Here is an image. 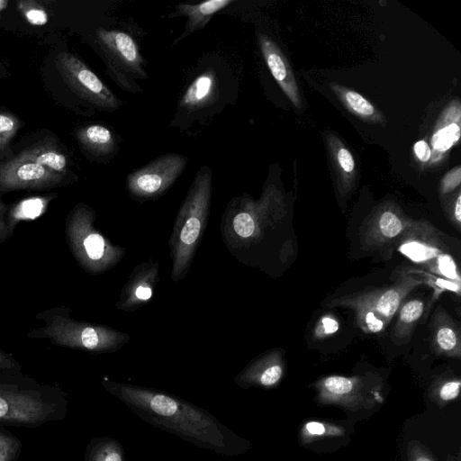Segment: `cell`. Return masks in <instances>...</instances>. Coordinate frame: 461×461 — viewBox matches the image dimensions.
Returning <instances> with one entry per match:
<instances>
[{"mask_svg": "<svg viewBox=\"0 0 461 461\" xmlns=\"http://www.w3.org/2000/svg\"><path fill=\"white\" fill-rule=\"evenodd\" d=\"M276 201L274 193L267 191L259 201L242 199L240 206L235 203L228 221L235 238L243 241L257 240L267 226L280 220L282 212Z\"/></svg>", "mask_w": 461, "mask_h": 461, "instance_id": "cell-10", "label": "cell"}, {"mask_svg": "<svg viewBox=\"0 0 461 461\" xmlns=\"http://www.w3.org/2000/svg\"><path fill=\"white\" fill-rule=\"evenodd\" d=\"M283 373L280 351L271 350L253 359L235 376L234 382L244 389L252 386L269 388L281 380Z\"/></svg>", "mask_w": 461, "mask_h": 461, "instance_id": "cell-15", "label": "cell"}, {"mask_svg": "<svg viewBox=\"0 0 461 461\" xmlns=\"http://www.w3.org/2000/svg\"><path fill=\"white\" fill-rule=\"evenodd\" d=\"M55 64L67 85L86 101L108 111H113L121 105L120 100L108 86L73 54L59 53Z\"/></svg>", "mask_w": 461, "mask_h": 461, "instance_id": "cell-8", "label": "cell"}, {"mask_svg": "<svg viewBox=\"0 0 461 461\" xmlns=\"http://www.w3.org/2000/svg\"><path fill=\"white\" fill-rule=\"evenodd\" d=\"M413 149L415 155L420 161L427 162L428 160H429L431 157V151L428 143L425 140L417 141L414 144Z\"/></svg>", "mask_w": 461, "mask_h": 461, "instance_id": "cell-38", "label": "cell"}, {"mask_svg": "<svg viewBox=\"0 0 461 461\" xmlns=\"http://www.w3.org/2000/svg\"><path fill=\"white\" fill-rule=\"evenodd\" d=\"M337 160L340 168L347 174H351L355 168V161L351 153L346 148H340L337 152Z\"/></svg>", "mask_w": 461, "mask_h": 461, "instance_id": "cell-36", "label": "cell"}, {"mask_svg": "<svg viewBox=\"0 0 461 461\" xmlns=\"http://www.w3.org/2000/svg\"><path fill=\"white\" fill-rule=\"evenodd\" d=\"M21 126L18 118L11 113H0V156Z\"/></svg>", "mask_w": 461, "mask_h": 461, "instance_id": "cell-30", "label": "cell"}, {"mask_svg": "<svg viewBox=\"0 0 461 461\" xmlns=\"http://www.w3.org/2000/svg\"><path fill=\"white\" fill-rule=\"evenodd\" d=\"M360 382L355 377L330 375L322 379L318 386L321 397L328 402H346L352 400Z\"/></svg>", "mask_w": 461, "mask_h": 461, "instance_id": "cell-23", "label": "cell"}, {"mask_svg": "<svg viewBox=\"0 0 461 461\" xmlns=\"http://www.w3.org/2000/svg\"><path fill=\"white\" fill-rule=\"evenodd\" d=\"M95 212L85 203L77 204L66 220V238L78 265L91 275L103 274L116 266L125 248L107 240L95 226Z\"/></svg>", "mask_w": 461, "mask_h": 461, "instance_id": "cell-4", "label": "cell"}, {"mask_svg": "<svg viewBox=\"0 0 461 461\" xmlns=\"http://www.w3.org/2000/svg\"><path fill=\"white\" fill-rule=\"evenodd\" d=\"M432 344L439 354L454 357L461 355L459 330L445 312H436Z\"/></svg>", "mask_w": 461, "mask_h": 461, "instance_id": "cell-18", "label": "cell"}, {"mask_svg": "<svg viewBox=\"0 0 461 461\" xmlns=\"http://www.w3.org/2000/svg\"><path fill=\"white\" fill-rule=\"evenodd\" d=\"M410 461H434L431 456L418 446L409 447Z\"/></svg>", "mask_w": 461, "mask_h": 461, "instance_id": "cell-39", "label": "cell"}, {"mask_svg": "<svg viewBox=\"0 0 461 461\" xmlns=\"http://www.w3.org/2000/svg\"><path fill=\"white\" fill-rule=\"evenodd\" d=\"M452 220H454V225L459 229L461 222V195L458 194L456 202L454 203V207L452 210Z\"/></svg>", "mask_w": 461, "mask_h": 461, "instance_id": "cell-41", "label": "cell"}, {"mask_svg": "<svg viewBox=\"0 0 461 461\" xmlns=\"http://www.w3.org/2000/svg\"><path fill=\"white\" fill-rule=\"evenodd\" d=\"M342 99L344 100L347 106L356 114L370 118L375 115V107L360 94L344 90L342 92Z\"/></svg>", "mask_w": 461, "mask_h": 461, "instance_id": "cell-28", "label": "cell"}, {"mask_svg": "<svg viewBox=\"0 0 461 461\" xmlns=\"http://www.w3.org/2000/svg\"><path fill=\"white\" fill-rule=\"evenodd\" d=\"M102 385L144 421L197 447L226 456L244 454L249 448L247 439L209 411L177 396L106 377Z\"/></svg>", "mask_w": 461, "mask_h": 461, "instance_id": "cell-1", "label": "cell"}, {"mask_svg": "<svg viewBox=\"0 0 461 461\" xmlns=\"http://www.w3.org/2000/svg\"><path fill=\"white\" fill-rule=\"evenodd\" d=\"M395 249L412 263L438 276L460 282L458 266L446 237L424 221H412L394 243Z\"/></svg>", "mask_w": 461, "mask_h": 461, "instance_id": "cell-6", "label": "cell"}, {"mask_svg": "<svg viewBox=\"0 0 461 461\" xmlns=\"http://www.w3.org/2000/svg\"><path fill=\"white\" fill-rule=\"evenodd\" d=\"M25 158L47 169L65 176L68 172V158L56 145L51 143H39L22 152Z\"/></svg>", "mask_w": 461, "mask_h": 461, "instance_id": "cell-20", "label": "cell"}, {"mask_svg": "<svg viewBox=\"0 0 461 461\" xmlns=\"http://www.w3.org/2000/svg\"><path fill=\"white\" fill-rule=\"evenodd\" d=\"M304 429L310 436H321L326 432L323 423L318 421H310L305 424Z\"/></svg>", "mask_w": 461, "mask_h": 461, "instance_id": "cell-40", "label": "cell"}, {"mask_svg": "<svg viewBox=\"0 0 461 461\" xmlns=\"http://www.w3.org/2000/svg\"><path fill=\"white\" fill-rule=\"evenodd\" d=\"M396 206L387 205L381 208L364 229L363 242L369 248H381L393 244L411 224Z\"/></svg>", "mask_w": 461, "mask_h": 461, "instance_id": "cell-14", "label": "cell"}, {"mask_svg": "<svg viewBox=\"0 0 461 461\" xmlns=\"http://www.w3.org/2000/svg\"><path fill=\"white\" fill-rule=\"evenodd\" d=\"M59 403L41 389L0 382V422L38 426L58 418Z\"/></svg>", "mask_w": 461, "mask_h": 461, "instance_id": "cell-7", "label": "cell"}, {"mask_svg": "<svg viewBox=\"0 0 461 461\" xmlns=\"http://www.w3.org/2000/svg\"><path fill=\"white\" fill-rule=\"evenodd\" d=\"M460 137V127L456 122H451L435 131L431 144L435 150L444 152L449 149Z\"/></svg>", "mask_w": 461, "mask_h": 461, "instance_id": "cell-26", "label": "cell"}, {"mask_svg": "<svg viewBox=\"0 0 461 461\" xmlns=\"http://www.w3.org/2000/svg\"><path fill=\"white\" fill-rule=\"evenodd\" d=\"M422 284L420 276L404 272L391 285L345 294L329 301L326 306L352 309L364 332L378 333L390 323L409 293Z\"/></svg>", "mask_w": 461, "mask_h": 461, "instance_id": "cell-5", "label": "cell"}, {"mask_svg": "<svg viewBox=\"0 0 461 461\" xmlns=\"http://www.w3.org/2000/svg\"><path fill=\"white\" fill-rule=\"evenodd\" d=\"M44 325L28 332L31 339H45L57 346L92 353H113L125 346L130 335L111 327L74 320L68 307H53L39 312Z\"/></svg>", "mask_w": 461, "mask_h": 461, "instance_id": "cell-3", "label": "cell"}, {"mask_svg": "<svg viewBox=\"0 0 461 461\" xmlns=\"http://www.w3.org/2000/svg\"><path fill=\"white\" fill-rule=\"evenodd\" d=\"M187 157L168 153L157 158L127 176L130 194L139 200L154 199L165 193L184 171Z\"/></svg>", "mask_w": 461, "mask_h": 461, "instance_id": "cell-9", "label": "cell"}, {"mask_svg": "<svg viewBox=\"0 0 461 461\" xmlns=\"http://www.w3.org/2000/svg\"><path fill=\"white\" fill-rule=\"evenodd\" d=\"M216 89V77L212 70L200 74L186 88L180 106L190 111L198 110L211 103Z\"/></svg>", "mask_w": 461, "mask_h": 461, "instance_id": "cell-19", "label": "cell"}, {"mask_svg": "<svg viewBox=\"0 0 461 461\" xmlns=\"http://www.w3.org/2000/svg\"><path fill=\"white\" fill-rule=\"evenodd\" d=\"M96 36L115 73L119 69L133 77H146L140 48L131 35L118 30L98 29Z\"/></svg>", "mask_w": 461, "mask_h": 461, "instance_id": "cell-12", "label": "cell"}, {"mask_svg": "<svg viewBox=\"0 0 461 461\" xmlns=\"http://www.w3.org/2000/svg\"><path fill=\"white\" fill-rule=\"evenodd\" d=\"M8 4V1L0 0V13L7 7Z\"/></svg>", "mask_w": 461, "mask_h": 461, "instance_id": "cell-42", "label": "cell"}, {"mask_svg": "<svg viewBox=\"0 0 461 461\" xmlns=\"http://www.w3.org/2000/svg\"><path fill=\"white\" fill-rule=\"evenodd\" d=\"M233 2V0H208L199 4L176 5V12L169 14V17L185 16L187 23L185 32L174 41V44L195 31L203 29L216 13Z\"/></svg>", "mask_w": 461, "mask_h": 461, "instance_id": "cell-17", "label": "cell"}, {"mask_svg": "<svg viewBox=\"0 0 461 461\" xmlns=\"http://www.w3.org/2000/svg\"><path fill=\"white\" fill-rule=\"evenodd\" d=\"M461 182V170L460 167H456L448 171L442 178L440 185V193L445 194L453 191L460 185Z\"/></svg>", "mask_w": 461, "mask_h": 461, "instance_id": "cell-33", "label": "cell"}, {"mask_svg": "<svg viewBox=\"0 0 461 461\" xmlns=\"http://www.w3.org/2000/svg\"><path fill=\"white\" fill-rule=\"evenodd\" d=\"M55 197L56 194L31 196L12 206L6 214L11 233L13 234L19 221L34 220L44 213L48 205Z\"/></svg>", "mask_w": 461, "mask_h": 461, "instance_id": "cell-21", "label": "cell"}, {"mask_svg": "<svg viewBox=\"0 0 461 461\" xmlns=\"http://www.w3.org/2000/svg\"><path fill=\"white\" fill-rule=\"evenodd\" d=\"M64 176L25 158L21 153L0 165V191L41 189L59 185Z\"/></svg>", "mask_w": 461, "mask_h": 461, "instance_id": "cell-11", "label": "cell"}, {"mask_svg": "<svg viewBox=\"0 0 461 461\" xmlns=\"http://www.w3.org/2000/svg\"><path fill=\"white\" fill-rule=\"evenodd\" d=\"M85 461H125V452L115 438H94L87 445Z\"/></svg>", "mask_w": 461, "mask_h": 461, "instance_id": "cell-24", "label": "cell"}, {"mask_svg": "<svg viewBox=\"0 0 461 461\" xmlns=\"http://www.w3.org/2000/svg\"><path fill=\"white\" fill-rule=\"evenodd\" d=\"M212 174L208 166L196 173L175 219L168 240L172 260L171 279L185 277L205 231L211 198Z\"/></svg>", "mask_w": 461, "mask_h": 461, "instance_id": "cell-2", "label": "cell"}, {"mask_svg": "<svg viewBox=\"0 0 461 461\" xmlns=\"http://www.w3.org/2000/svg\"><path fill=\"white\" fill-rule=\"evenodd\" d=\"M17 7L25 20L32 25L42 26L49 21V15L45 8L34 1H19Z\"/></svg>", "mask_w": 461, "mask_h": 461, "instance_id": "cell-27", "label": "cell"}, {"mask_svg": "<svg viewBox=\"0 0 461 461\" xmlns=\"http://www.w3.org/2000/svg\"><path fill=\"white\" fill-rule=\"evenodd\" d=\"M20 450L21 443L16 438L0 432V461H16Z\"/></svg>", "mask_w": 461, "mask_h": 461, "instance_id": "cell-31", "label": "cell"}, {"mask_svg": "<svg viewBox=\"0 0 461 461\" xmlns=\"http://www.w3.org/2000/svg\"><path fill=\"white\" fill-rule=\"evenodd\" d=\"M158 281V261L150 258L137 265L122 287L115 307L126 312H132L145 305L152 298Z\"/></svg>", "mask_w": 461, "mask_h": 461, "instance_id": "cell-13", "label": "cell"}, {"mask_svg": "<svg viewBox=\"0 0 461 461\" xmlns=\"http://www.w3.org/2000/svg\"><path fill=\"white\" fill-rule=\"evenodd\" d=\"M21 369L14 357L0 348V373H14Z\"/></svg>", "mask_w": 461, "mask_h": 461, "instance_id": "cell-35", "label": "cell"}, {"mask_svg": "<svg viewBox=\"0 0 461 461\" xmlns=\"http://www.w3.org/2000/svg\"><path fill=\"white\" fill-rule=\"evenodd\" d=\"M404 272L420 276L424 283H427L438 290L450 291L458 295L460 294V282L443 278L424 270L411 268V270H406Z\"/></svg>", "mask_w": 461, "mask_h": 461, "instance_id": "cell-29", "label": "cell"}, {"mask_svg": "<svg viewBox=\"0 0 461 461\" xmlns=\"http://www.w3.org/2000/svg\"><path fill=\"white\" fill-rule=\"evenodd\" d=\"M424 303L420 299L407 301L398 309V319L394 327L393 335L397 339L409 337L414 326L424 312Z\"/></svg>", "mask_w": 461, "mask_h": 461, "instance_id": "cell-25", "label": "cell"}, {"mask_svg": "<svg viewBox=\"0 0 461 461\" xmlns=\"http://www.w3.org/2000/svg\"><path fill=\"white\" fill-rule=\"evenodd\" d=\"M339 329V321L332 316L325 315L319 320L313 334L315 338L322 339L336 333Z\"/></svg>", "mask_w": 461, "mask_h": 461, "instance_id": "cell-32", "label": "cell"}, {"mask_svg": "<svg viewBox=\"0 0 461 461\" xmlns=\"http://www.w3.org/2000/svg\"><path fill=\"white\" fill-rule=\"evenodd\" d=\"M460 381L451 380L444 383L438 390V396L444 402L452 401L459 394Z\"/></svg>", "mask_w": 461, "mask_h": 461, "instance_id": "cell-34", "label": "cell"}, {"mask_svg": "<svg viewBox=\"0 0 461 461\" xmlns=\"http://www.w3.org/2000/svg\"><path fill=\"white\" fill-rule=\"evenodd\" d=\"M77 137L86 149L97 155L111 153L115 146L112 131L100 124H90L80 128Z\"/></svg>", "mask_w": 461, "mask_h": 461, "instance_id": "cell-22", "label": "cell"}, {"mask_svg": "<svg viewBox=\"0 0 461 461\" xmlns=\"http://www.w3.org/2000/svg\"><path fill=\"white\" fill-rule=\"evenodd\" d=\"M6 214V208L0 202V243L5 241L12 235L8 228Z\"/></svg>", "mask_w": 461, "mask_h": 461, "instance_id": "cell-37", "label": "cell"}, {"mask_svg": "<svg viewBox=\"0 0 461 461\" xmlns=\"http://www.w3.org/2000/svg\"><path fill=\"white\" fill-rule=\"evenodd\" d=\"M264 59L276 81L297 108L302 107L299 89L289 63L278 46L267 36L258 35Z\"/></svg>", "mask_w": 461, "mask_h": 461, "instance_id": "cell-16", "label": "cell"}]
</instances>
